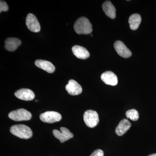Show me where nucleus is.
<instances>
[{
    "instance_id": "obj_14",
    "label": "nucleus",
    "mask_w": 156,
    "mask_h": 156,
    "mask_svg": "<svg viewBox=\"0 0 156 156\" xmlns=\"http://www.w3.org/2000/svg\"><path fill=\"white\" fill-rule=\"evenodd\" d=\"M21 41L20 39L15 37H9L5 41V48L9 51H15L21 44Z\"/></svg>"
},
{
    "instance_id": "obj_9",
    "label": "nucleus",
    "mask_w": 156,
    "mask_h": 156,
    "mask_svg": "<svg viewBox=\"0 0 156 156\" xmlns=\"http://www.w3.org/2000/svg\"><path fill=\"white\" fill-rule=\"evenodd\" d=\"M66 89L69 95H76L82 92L83 89L80 85L74 80H71L66 86Z\"/></svg>"
},
{
    "instance_id": "obj_7",
    "label": "nucleus",
    "mask_w": 156,
    "mask_h": 156,
    "mask_svg": "<svg viewBox=\"0 0 156 156\" xmlns=\"http://www.w3.org/2000/svg\"><path fill=\"white\" fill-rule=\"evenodd\" d=\"M61 132L57 130H54L53 134L56 138L60 140V142L63 143L73 137V134L68 128L65 127L60 128Z\"/></svg>"
},
{
    "instance_id": "obj_8",
    "label": "nucleus",
    "mask_w": 156,
    "mask_h": 156,
    "mask_svg": "<svg viewBox=\"0 0 156 156\" xmlns=\"http://www.w3.org/2000/svg\"><path fill=\"white\" fill-rule=\"evenodd\" d=\"M114 48L119 56L125 58H128L132 55L131 50L121 41H118L114 43Z\"/></svg>"
},
{
    "instance_id": "obj_13",
    "label": "nucleus",
    "mask_w": 156,
    "mask_h": 156,
    "mask_svg": "<svg viewBox=\"0 0 156 156\" xmlns=\"http://www.w3.org/2000/svg\"><path fill=\"white\" fill-rule=\"evenodd\" d=\"M72 50L74 55L77 58L84 59L88 58L90 56L89 51L84 47L75 45L73 47Z\"/></svg>"
},
{
    "instance_id": "obj_19",
    "label": "nucleus",
    "mask_w": 156,
    "mask_h": 156,
    "mask_svg": "<svg viewBox=\"0 0 156 156\" xmlns=\"http://www.w3.org/2000/svg\"><path fill=\"white\" fill-rule=\"evenodd\" d=\"M9 8L8 4L5 2L1 0L0 1V12L2 11H7L9 10Z\"/></svg>"
},
{
    "instance_id": "obj_17",
    "label": "nucleus",
    "mask_w": 156,
    "mask_h": 156,
    "mask_svg": "<svg viewBox=\"0 0 156 156\" xmlns=\"http://www.w3.org/2000/svg\"><path fill=\"white\" fill-rule=\"evenodd\" d=\"M141 22V17L140 14H134L129 17L128 23L130 24V27L132 30H136L139 27Z\"/></svg>"
},
{
    "instance_id": "obj_15",
    "label": "nucleus",
    "mask_w": 156,
    "mask_h": 156,
    "mask_svg": "<svg viewBox=\"0 0 156 156\" xmlns=\"http://www.w3.org/2000/svg\"><path fill=\"white\" fill-rule=\"evenodd\" d=\"M131 127L130 122L127 119L122 120L115 129V133L119 136L124 135Z\"/></svg>"
},
{
    "instance_id": "obj_4",
    "label": "nucleus",
    "mask_w": 156,
    "mask_h": 156,
    "mask_svg": "<svg viewBox=\"0 0 156 156\" xmlns=\"http://www.w3.org/2000/svg\"><path fill=\"white\" fill-rule=\"evenodd\" d=\"M84 122L89 128H93L97 126L99 119L98 114L95 111L88 110L84 113L83 115Z\"/></svg>"
},
{
    "instance_id": "obj_18",
    "label": "nucleus",
    "mask_w": 156,
    "mask_h": 156,
    "mask_svg": "<svg viewBox=\"0 0 156 156\" xmlns=\"http://www.w3.org/2000/svg\"><path fill=\"white\" fill-rule=\"evenodd\" d=\"M126 116L127 118L134 121H137L139 118V113L134 109L129 110L126 112Z\"/></svg>"
},
{
    "instance_id": "obj_11",
    "label": "nucleus",
    "mask_w": 156,
    "mask_h": 156,
    "mask_svg": "<svg viewBox=\"0 0 156 156\" xmlns=\"http://www.w3.org/2000/svg\"><path fill=\"white\" fill-rule=\"evenodd\" d=\"M101 80L107 85L115 86L118 83L117 76L111 71H106L101 74Z\"/></svg>"
},
{
    "instance_id": "obj_21",
    "label": "nucleus",
    "mask_w": 156,
    "mask_h": 156,
    "mask_svg": "<svg viewBox=\"0 0 156 156\" xmlns=\"http://www.w3.org/2000/svg\"><path fill=\"white\" fill-rule=\"evenodd\" d=\"M148 156H156V154H152Z\"/></svg>"
},
{
    "instance_id": "obj_1",
    "label": "nucleus",
    "mask_w": 156,
    "mask_h": 156,
    "mask_svg": "<svg viewBox=\"0 0 156 156\" xmlns=\"http://www.w3.org/2000/svg\"><path fill=\"white\" fill-rule=\"evenodd\" d=\"M74 29L79 34H89L92 31V25L87 17H81L77 20Z\"/></svg>"
},
{
    "instance_id": "obj_12",
    "label": "nucleus",
    "mask_w": 156,
    "mask_h": 156,
    "mask_svg": "<svg viewBox=\"0 0 156 156\" xmlns=\"http://www.w3.org/2000/svg\"><path fill=\"white\" fill-rule=\"evenodd\" d=\"M35 64L37 67L50 73L54 72L55 70L54 66L51 62L47 60L37 59L35 62Z\"/></svg>"
},
{
    "instance_id": "obj_2",
    "label": "nucleus",
    "mask_w": 156,
    "mask_h": 156,
    "mask_svg": "<svg viewBox=\"0 0 156 156\" xmlns=\"http://www.w3.org/2000/svg\"><path fill=\"white\" fill-rule=\"evenodd\" d=\"M10 132L13 135L22 139H29L33 135L31 129L28 126L24 125L12 126L10 128Z\"/></svg>"
},
{
    "instance_id": "obj_20",
    "label": "nucleus",
    "mask_w": 156,
    "mask_h": 156,
    "mask_svg": "<svg viewBox=\"0 0 156 156\" xmlns=\"http://www.w3.org/2000/svg\"><path fill=\"white\" fill-rule=\"evenodd\" d=\"M90 156H104V152L101 150H96L92 153Z\"/></svg>"
},
{
    "instance_id": "obj_5",
    "label": "nucleus",
    "mask_w": 156,
    "mask_h": 156,
    "mask_svg": "<svg viewBox=\"0 0 156 156\" xmlns=\"http://www.w3.org/2000/svg\"><path fill=\"white\" fill-rule=\"evenodd\" d=\"M40 118L44 122L53 123L60 121L62 119V116L57 112L48 111L40 115Z\"/></svg>"
},
{
    "instance_id": "obj_6",
    "label": "nucleus",
    "mask_w": 156,
    "mask_h": 156,
    "mask_svg": "<svg viewBox=\"0 0 156 156\" xmlns=\"http://www.w3.org/2000/svg\"><path fill=\"white\" fill-rule=\"evenodd\" d=\"M26 24L28 29L33 32L38 33L41 30V25L37 18L31 13H30L27 16Z\"/></svg>"
},
{
    "instance_id": "obj_3",
    "label": "nucleus",
    "mask_w": 156,
    "mask_h": 156,
    "mask_svg": "<svg viewBox=\"0 0 156 156\" xmlns=\"http://www.w3.org/2000/svg\"><path fill=\"white\" fill-rule=\"evenodd\" d=\"M9 117L15 121H28L31 119L32 115L25 109L20 108L9 113Z\"/></svg>"
},
{
    "instance_id": "obj_10",
    "label": "nucleus",
    "mask_w": 156,
    "mask_h": 156,
    "mask_svg": "<svg viewBox=\"0 0 156 156\" xmlns=\"http://www.w3.org/2000/svg\"><path fill=\"white\" fill-rule=\"evenodd\" d=\"M15 96L21 100L31 101L35 98V94L30 89H21L17 90L14 93Z\"/></svg>"
},
{
    "instance_id": "obj_16",
    "label": "nucleus",
    "mask_w": 156,
    "mask_h": 156,
    "mask_svg": "<svg viewBox=\"0 0 156 156\" xmlns=\"http://www.w3.org/2000/svg\"><path fill=\"white\" fill-rule=\"evenodd\" d=\"M102 7L104 11L108 17L112 19L115 18L116 9L110 1H105L102 4Z\"/></svg>"
}]
</instances>
